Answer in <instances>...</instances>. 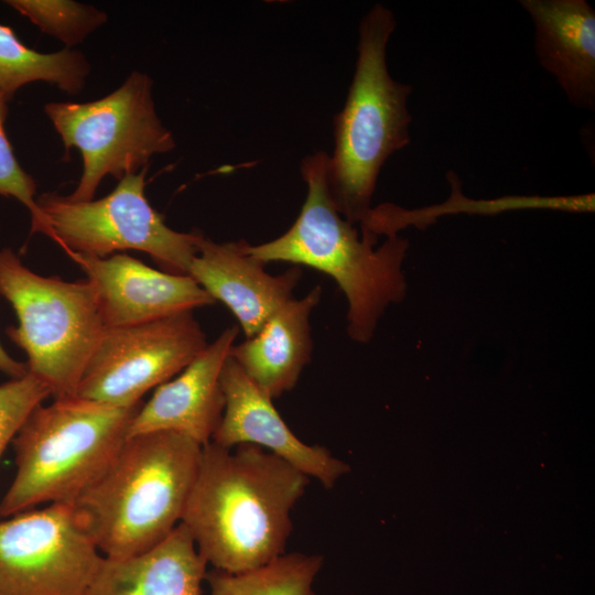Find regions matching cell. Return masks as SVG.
Returning a JSON list of instances; mask_svg holds the SVG:
<instances>
[{"mask_svg": "<svg viewBox=\"0 0 595 595\" xmlns=\"http://www.w3.org/2000/svg\"><path fill=\"white\" fill-rule=\"evenodd\" d=\"M310 477L251 444L202 447L181 523L213 569L242 573L285 553L291 511Z\"/></svg>", "mask_w": 595, "mask_h": 595, "instance_id": "cell-1", "label": "cell"}, {"mask_svg": "<svg viewBox=\"0 0 595 595\" xmlns=\"http://www.w3.org/2000/svg\"><path fill=\"white\" fill-rule=\"evenodd\" d=\"M328 154L305 156L301 173L306 197L293 225L278 238L249 245L264 264L284 261L314 268L332 277L347 303V332L356 342L371 339L386 309L405 294L402 263L408 241L397 235L375 248L377 237L361 231L337 209L328 186Z\"/></svg>", "mask_w": 595, "mask_h": 595, "instance_id": "cell-2", "label": "cell"}, {"mask_svg": "<svg viewBox=\"0 0 595 595\" xmlns=\"http://www.w3.org/2000/svg\"><path fill=\"white\" fill-rule=\"evenodd\" d=\"M202 447L175 432L127 437L104 473L72 502L102 556L140 554L175 529Z\"/></svg>", "mask_w": 595, "mask_h": 595, "instance_id": "cell-3", "label": "cell"}, {"mask_svg": "<svg viewBox=\"0 0 595 595\" xmlns=\"http://www.w3.org/2000/svg\"><path fill=\"white\" fill-rule=\"evenodd\" d=\"M397 28L392 11L376 3L358 30L357 61L343 109L334 119L335 147L327 178L338 212L354 225L369 217L382 165L410 141L409 84L393 79L387 46Z\"/></svg>", "mask_w": 595, "mask_h": 595, "instance_id": "cell-4", "label": "cell"}, {"mask_svg": "<svg viewBox=\"0 0 595 595\" xmlns=\"http://www.w3.org/2000/svg\"><path fill=\"white\" fill-rule=\"evenodd\" d=\"M141 403L121 408L74 396L37 405L12 440L17 470L0 518L74 502L117 455Z\"/></svg>", "mask_w": 595, "mask_h": 595, "instance_id": "cell-5", "label": "cell"}, {"mask_svg": "<svg viewBox=\"0 0 595 595\" xmlns=\"http://www.w3.org/2000/svg\"><path fill=\"white\" fill-rule=\"evenodd\" d=\"M0 295L14 310L11 342L28 356L29 374L42 380L54 399L76 396L85 366L105 325L94 286L43 277L10 249H0Z\"/></svg>", "mask_w": 595, "mask_h": 595, "instance_id": "cell-6", "label": "cell"}, {"mask_svg": "<svg viewBox=\"0 0 595 595\" xmlns=\"http://www.w3.org/2000/svg\"><path fill=\"white\" fill-rule=\"evenodd\" d=\"M152 87L148 74L134 71L102 98L44 106L66 155L76 148L83 159L82 176L75 190L65 195L67 199L91 201L105 176L119 182L144 169L153 155L174 150V137L155 110Z\"/></svg>", "mask_w": 595, "mask_h": 595, "instance_id": "cell-7", "label": "cell"}, {"mask_svg": "<svg viewBox=\"0 0 595 595\" xmlns=\"http://www.w3.org/2000/svg\"><path fill=\"white\" fill-rule=\"evenodd\" d=\"M147 167L120 180L100 199L72 202L57 192L36 199L50 238L67 253L106 258L117 251L148 253L162 271L187 275L203 235L170 228L145 194Z\"/></svg>", "mask_w": 595, "mask_h": 595, "instance_id": "cell-8", "label": "cell"}, {"mask_svg": "<svg viewBox=\"0 0 595 595\" xmlns=\"http://www.w3.org/2000/svg\"><path fill=\"white\" fill-rule=\"evenodd\" d=\"M208 345L193 311L131 326L105 328L80 377L76 397L133 407Z\"/></svg>", "mask_w": 595, "mask_h": 595, "instance_id": "cell-9", "label": "cell"}, {"mask_svg": "<svg viewBox=\"0 0 595 595\" xmlns=\"http://www.w3.org/2000/svg\"><path fill=\"white\" fill-rule=\"evenodd\" d=\"M101 560L73 504L0 520V595H85Z\"/></svg>", "mask_w": 595, "mask_h": 595, "instance_id": "cell-10", "label": "cell"}, {"mask_svg": "<svg viewBox=\"0 0 595 595\" xmlns=\"http://www.w3.org/2000/svg\"><path fill=\"white\" fill-rule=\"evenodd\" d=\"M95 289L106 328L131 326L215 304L190 275L153 269L127 253L71 252Z\"/></svg>", "mask_w": 595, "mask_h": 595, "instance_id": "cell-11", "label": "cell"}, {"mask_svg": "<svg viewBox=\"0 0 595 595\" xmlns=\"http://www.w3.org/2000/svg\"><path fill=\"white\" fill-rule=\"evenodd\" d=\"M220 383L225 396L221 421L212 442L226 448L240 444L261 447L291 466L332 488L348 465L321 445L302 442L286 425L263 392L230 357L226 359Z\"/></svg>", "mask_w": 595, "mask_h": 595, "instance_id": "cell-12", "label": "cell"}, {"mask_svg": "<svg viewBox=\"0 0 595 595\" xmlns=\"http://www.w3.org/2000/svg\"><path fill=\"white\" fill-rule=\"evenodd\" d=\"M238 327L220 335L177 377L156 387L132 418L127 437L153 432H175L204 446L213 439L225 409L220 375Z\"/></svg>", "mask_w": 595, "mask_h": 595, "instance_id": "cell-13", "label": "cell"}, {"mask_svg": "<svg viewBox=\"0 0 595 595\" xmlns=\"http://www.w3.org/2000/svg\"><path fill=\"white\" fill-rule=\"evenodd\" d=\"M248 246L244 239L216 242L204 236L187 272L215 302L220 301L232 312L247 338L292 299L301 279L298 267L269 274L264 263L249 253Z\"/></svg>", "mask_w": 595, "mask_h": 595, "instance_id": "cell-14", "label": "cell"}, {"mask_svg": "<svg viewBox=\"0 0 595 595\" xmlns=\"http://www.w3.org/2000/svg\"><path fill=\"white\" fill-rule=\"evenodd\" d=\"M534 25V52L569 102L595 110V10L585 0H521Z\"/></svg>", "mask_w": 595, "mask_h": 595, "instance_id": "cell-15", "label": "cell"}, {"mask_svg": "<svg viewBox=\"0 0 595 595\" xmlns=\"http://www.w3.org/2000/svg\"><path fill=\"white\" fill-rule=\"evenodd\" d=\"M207 563L183 523L136 555L102 560L85 595H202Z\"/></svg>", "mask_w": 595, "mask_h": 595, "instance_id": "cell-16", "label": "cell"}, {"mask_svg": "<svg viewBox=\"0 0 595 595\" xmlns=\"http://www.w3.org/2000/svg\"><path fill=\"white\" fill-rule=\"evenodd\" d=\"M321 294L317 285L301 299H290L253 336L230 348L229 356L271 399L292 390L311 359L310 317Z\"/></svg>", "mask_w": 595, "mask_h": 595, "instance_id": "cell-17", "label": "cell"}, {"mask_svg": "<svg viewBox=\"0 0 595 595\" xmlns=\"http://www.w3.org/2000/svg\"><path fill=\"white\" fill-rule=\"evenodd\" d=\"M91 71L86 56L63 48L40 53L23 44L8 25L0 24V91L10 101L23 86L45 82L69 95L79 94Z\"/></svg>", "mask_w": 595, "mask_h": 595, "instance_id": "cell-18", "label": "cell"}, {"mask_svg": "<svg viewBox=\"0 0 595 595\" xmlns=\"http://www.w3.org/2000/svg\"><path fill=\"white\" fill-rule=\"evenodd\" d=\"M322 565L323 556L318 554L284 553L242 573L213 569L205 581L210 595H317L313 583Z\"/></svg>", "mask_w": 595, "mask_h": 595, "instance_id": "cell-19", "label": "cell"}, {"mask_svg": "<svg viewBox=\"0 0 595 595\" xmlns=\"http://www.w3.org/2000/svg\"><path fill=\"white\" fill-rule=\"evenodd\" d=\"M4 3L42 32L60 40L66 48L83 43L108 20L107 13L96 7L72 0H7Z\"/></svg>", "mask_w": 595, "mask_h": 595, "instance_id": "cell-20", "label": "cell"}, {"mask_svg": "<svg viewBox=\"0 0 595 595\" xmlns=\"http://www.w3.org/2000/svg\"><path fill=\"white\" fill-rule=\"evenodd\" d=\"M9 100L0 91V195L13 197L23 204L31 214V234L42 232L50 237L35 194L36 182L19 163L6 132Z\"/></svg>", "mask_w": 595, "mask_h": 595, "instance_id": "cell-21", "label": "cell"}, {"mask_svg": "<svg viewBox=\"0 0 595 595\" xmlns=\"http://www.w3.org/2000/svg\"><path fill=\"white\" fill-rule=\"evenodd\" d=\"M50 396V388L31 374L0 385V457L28 415Z\"/></svg>", "mask_w": 595, "mask_h": 595, "instance_id": "cell-22", "label": "cell"}, {"mask_svg": "<svg viewBox=\"0 0 595 595\" xmlns=\"http://www.w3.org/2000/svg\"><path fill=\"white\" fill-rule=\"evenodd\" d=\"M0 371L11 379L22 378L29 374L26 363L13 359L0 344Z\"/></svg>", "mask_w": 595, "mask_h": 595, "instance_id": "cell-23", "label": "cell"}]
</instances>
